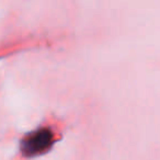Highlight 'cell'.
<instances>
[{
	"instance_id": "obj_1",
	"label": "cell",
	"mask_w": 160,
	"mask_h": 160,
	"mask_svg": "<svg viewBox=\"0 0 160 160\" xmlns=\"http://www.w3.org/2000/svg\"><path fill=\"white\" fill-rule=\"evenodd\" d=\"M53 142V134L49 129H38L23 139L22 150L27 155H35L44 151L46 148L51 146Z\"/></svg>"
}]
</instances>
